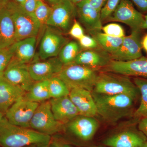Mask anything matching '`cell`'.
<instances>
[{"mask_svg": "<svg viewBox=\"0 0 147 147\" xmlns=\"http://www.w3.org/2000/svg\"><path fill=\"white\" fill-rule=\"evenodd\" d=\"M42 60H34L29 64L30 74L35 82L48 80L57 76L63 67L58 57Z\"/></svg>", "mask_w": 147, "mask_h": 147, "instance_id": "15", "label": "cell"}, {"mask_svg": "<svg viewBox=\"0 0 147 147\" xmlns=\"http://www.w3.org/2000/svg\"><path fill=\"white\" fill-rule=\"evenodd\" d=\"M61 0H44V1L46 2L51 7H53L58 3Z\"/></svg>", "mask_w": 147, "mask_h": 147, "instance_id": "42", "label": "cell"}, {"mask_svg": "<svg viewBox=\"0 0 147 147\" xmlns=\"http://www.w3.org/2000/svg\"><path fill=\"white\" fill-rule=\"evenodd\" d=\"M48 89L51 98L68 96L70 90L64 82L58 76L48 80Z\"/></svg>", "mask_w": 147, "mask_h": 147, "instance_id": "28", "label": "cell"}, {"mask_svg": "<svg viewBox=\"0 0 147 147\" xmlns=\"http://www.w3.org/2000/svg\"><path fill=\"white\" fill-rule=\"evenodd\" d=\"M3 77L26 92L28 91L36 82L30 74L29 64L20 62L13 57L4 71Z\"/></svg>", "mask_w": 147, "mask_h": 147, "instance_id": "12", "label": "cell"}, {"mask_svg": "<svg viewBox=\"0 0 147 147\" xmlns=\"http://www.w3.org/2000/svg\"><path fill=\"white\" fill-rule=\"evenodd\" d=\"M77 16L76 5L69 0H61L52 7V13L46 26L68 33Z\"/></svg>", "mask_w": 147, "mask_h": 147, "instance_id": "7", "label": "cell"}, {"mask_svg": "<svg viewBox=\"0 0 147 147\" xmlns=\"http://www.w3.org/2000/svg\"><path fill=\"white\" fill-rule=\"evenodd\" d=\"M142 48L147 53V34H146L141 40Z\"/></svg>", "mask_w": 147, "mask_h": 147, "instance_id": "40", "label": "cell"}, {"mask_svg": "<svg viewBox=\"0 0 147 147\" xmlns=\"http://www.w3.org/2000/svg\"><path fill=\"white\" fill-rule=\"evenodd\" d=\"M68 39L57 29L46 26L40 44L38 57L41 60L58 57Z\"/></svg>", "mask_w": 147, "mask_h": 147, "instance_id": "9", "label": "cell"}, {"mask_svg": "<svg viewBox=\"0 0 147 147\" xmlns=\"http://www.w3.org/2000/svg\"><path fill=\"white\" fill-rule=\"evenodd\" d=\"M79 40L81 47L85 49H92L100 47L97 41L92 37L84 34Z\"/></svg>", "mask_w": 147, "mask_h": 147, "instance_id": "33", "label": "cell"}, {"mask_svg": "<svg viewBox=\"0 0 147 147\" xmlns=\"http://www.w3.org/2000/svg\"><path fill=\"white\" fill-rule=\"evenodd\" d=\"M133 82L141 96L140 104L134 111L133 116L135 118L139 119L147 115V78L134 77Z\"/></svg>", "mask_w": 147, "mask_h": 147, "instance_id": "25", "label": "cell"}, {"mask_svg": "<svg viewBox=\"0 0 147 147\" xmlns=\"http://www.w3.org/2000/svg\"><path fill=\"white\" fill-rule=\"evenodd\" d=\"M120 0H107L105 5L100 11V18L101 21H104L114 12Z\"/></svg>", "mask_w": 147, "mask_h": 147, "instance_id": "32", "label": "cell"}, {"mask_svg": "<svg viewBox=\"0 0 147 147\" xmlns=\"http://www.w3.org/2000/svg\"><path fill=\"white\" fill-rule=\"evenodd\" d=\"M49 101L55 119L64 125L79 115V111L69 95L51 98Z\"/></svg>", "mask_w": 147, "mask_h": 147, "instance_id": "20", "label": "cell"}, {"mask_svg": "<svg viewBox=\"0 0 147 147\" xmlns=\"http://www.w3.org/2000/svg\"><path fill=\"white\" fill-rule=\"evenodd\" d=\"M39 0H26L21 6L29 14L34 15V12Z\"/></svg>", "mask_w": 147, "mask_h": 147, "instance_id": "35", "label": "cell"}, {"mask_svg": "<svg viewBox=\"0 0 147 147\" xmlns=\"http://www.w3.org/2000/svg\"><path fill=\"white\" fill-rule=\"evenodd\" d=\"M99 71L86 66L75 63L63 65L57 76L69 89H84L92 92Z\"/></svg>", "mask_w": 147, "mask_h": 147, "instance_id": "4", "label": "cell"}, {"mask_svg": "<svg viewBox=\"0 0 147 147\" xmlns=\"http://www.w3.org/2000/svg\"><path fill=\"white\" fill-rule=\"evenodd\" d=\"M146 117H147V115L146 116Z\"/></svg>", "mask_w": 147, "mask_h": 147, "instance_id": "51", "label": "cell"}, {"mask_svg": "<svg viewBox=\"0 0 147 147\" xmlns=\"http://www.w3.org/2000/svg\"><path fill=\"white\" fill-rule=\"evenodd\" d=\"M92 92L97 115L107 122L116 123L134 114V104L138 97L129 94L109 95Z\"/></svg>", "mask_w": 147, "mask_h": 147, "instance_id": "1", "label": "cell"}, {"mask_svg": "<svg viewBox=\"0 0 147 147\" xmlns=\"http://www.w3.org/2000/svg\"><path fill=\"white\" fill-rule=\"evenodd\" d=\"M99 71H109L129 77L147 78V57L142 56L126 61L112 60Z\"/></svg>", "mask_w": 147, "mask_h": 147, "instance_id": "11", "label": "cell"}, {"mask_svg": "<svg viewBox=\"0 0 147 147\" xmlns=\"http://www.w3.org/2000/svg\"><path fill=\"white\" fill-rule=\"evenodd\" d=\"M12 46L0 48V76H3L4 71L13 57Z\"/></svg>", "mask_w": 147, "mask_h": 147, "instance_id": "30", "label": "cell"}, {"mask_svg": "<svg viewBox=\"0 0 147 147\" xmlns=\"http://www.w3.org/2000/svg\"><path fill=\"white\" fill-rule=\"evenodd\" d=\"M104 33L110 36L117 38H123L125 36L123 28L115 23L108 24L102 27Z\"/></svg>", "mask_w": 147, "mask_h": 147, "instance_id": "31", "label": "cell"}, {"mask_svg": "<svg viewBox=\"0 0 147 147\" xmlns=\"http://www.w3.org/2000/svg\"><path fill=\"white\" fill-rule=\"evenodd\" d=\"M99 126V123L94 117L79 115L65 125V127L77 139L88 142L93 139Z\"/></svg>", "mask_w": 147, "mask_h": 147, "instance_id": "14", "label": "cell"}, {"mask_svg": "<svg viewBox=\"0 0 147 147\" xmlns=\"http://www.w3.org/2000/svg\"><path fill=\"white\" fill-rule=\"evenodd\" d=\"M52 7L45 3L43 0H39L34 14L41 26H46L47 21L52 13Z\"/></svg>", "mask_w": 147, "mask_h": 147, "instance_id": "29", "label": "cell"}, {"mask_svg": "<svg viewBox=\"0 0 147 147\" xmlns=\"http://www.w3.org/2000/svg\"><path fill=\"white\" fill-rule=\"evenodd\" d=\"M91 35L97 41L100 48L110 55L117 50L123 40V38L114 37L100 32L93 34Z\"/></svg>", "mask_w": 147, "mask_h": 147, "instance_id": "26", "label": "cell"}, {"mask_svg": "<svg viewBox=\"0 0 147 147\" xmlns=\"http://www.w3.org/2000/svg\"><path fill=\"white\" fill-rule=\"evenodd\" d=\"M112 60L110 54L99 47L81 51L73 63L100 71Z\"/></svg>", "mask_w": 147, "mask_h": 147, "instance_id": "18", "label": "cell"}, {"mask_svg": "<svg viewBox=\"0 0 147 147\" xmlns=\"http://www.w3.org/2000/svg\"><path fill=\"white\" fill-rule=\"evenodd\" d=\"M16 42L15 27L7 6L0 10V48L9 47Z\"/></svg>", "mask_w": 147, "mask_h": 147, "instance_id": "22", "label": "cell"}, {"mask_svg": "<svg viewBox=\"0 0 147 147\" xmlns=\"http://www.w3.org/2000/svg\"><path fill=\"white\" fill-rule=\"evenodd\" d=\"M141 147H147V141L144 143V144L142 145Z\"/></svg>", "mask_w": 147, "mask_h": 147, "instance_id": "49", "label": "cell"}, {"mask_svg": "<svg viewBox=\"0 0 147 147\" xmlns=\"http://www.w3.org/2000/svg\"><path fill=\"white\" fill-rule=\"evenodd\" d=\"M69 1H71V3H73L74 4L76 5V4L81 2L84 1V0H69Z\"/></svg>", "mask_w": 147, "mask_h": 147, "instance_id": "45", "label": "cell"}, {"mask_svg": "<svg viewBox=\"0 0 147 147\" xmlns=\"http://www.w3.org/2000/svg\"><path fill=\"white\" fill-rule=\"evenodd\" d=\"M51 137L30 128L10 123L5 117L0 121V146L25 147L32 144L50 142Z\"/></svg>", "mask_w": 147, "mask_h": 147, "instance_id": "2", "label": "cell"}, {"mask_svg": "<svg viewBox=\"0 0 147 147\" xmlns=\"http://www.w3.org/2000/svg\"><path fill=\"white\" fill-rule=\"evenodd\" d=\"M137 7L144 12L147 11V0H131Z\"/></svg>", "mask_w": 147, "mask_h": 147, "instance_id": "38", "label": "cell"}, {"mask_svg": "<svg viewBox=\"0 0 147 147\" xmlns=\"http://www.w3.org/2000/svg\"><path fill=\"white\" fill-rule=\"evenodd\" d=\"M4 117L5 114L0 111V121Z\"/></svg>", "mask_w": 147, "mask_h": 147, "instance_id": "47", "label": "cell"}, {"mask_svg": "<svg viewBox=\"0 0 147 147\" xmlns=\"http://www.w3.org/2000/svg\"><path fill=\"white\" fill-rule=\"evenodd\" d=\"M6 6L10 11L14 24L16 41L37 36L42 26L34 15L28 13L14 0Z\"/></svg>", "mask_w": 147, "mask_h": 147, "instance_id": "5", "label": "cell"}, {"mask_svg": "<svg viewBox=\"0 0 147 147\" xmlns=\"http://www.w3.org/2000/svg\"><path fill=\"white\" fill-rule=\"evenodd\" d=\"M93 147H110L108 146H94Z\"/></svg>", "mask_w": 147, "mask_h": 147, "instance_id": "50", "label": "cell"}, {"mask_svg": "<svg viewBox=\"0 0 147 147\" xmlns=\"http://www.w3.org/2000/svg\"><path fill=\"white\" fill-rule=\"evenodd\" d=\"M30 128L51 137L62 131L65 125L55 119L50 101L47 100L39 103L31 121Z\"/></svg>", "mask_w": 147, "mask_h": 147, "instance_id": "6", "label": "cell"}, {"mask_svg": "<svg viewBox=\"0 0 147 147\" xmlns=\"http://www.w3.org/2000/svg\"><path fill=\"white\" fill-rule=\"evenodd\" d=\"M48 80L36 82L28 91L26 92L24 97L33 102H41L51 98L49 89Z\"/></svg>", "mask_w": 147, "mask_h": 147, "instance_id": "24", "label": "cell"}, {"mask_svg": "<svg viewBox=\"0 0 147 147\" xmlns=\"http://www.w3.org/2000/svg\"><path fill=\"white\" fill-rule=\"evenodd\" d=\"M69 35L74 38L80 39L84 36V30L81 24L76 19L68 32Z\"/></svg>", "mask_w": 147, "mask_h": 147, "instance_id": "34", "label": "cell"}, {"mask_svg": "<svg viewBox=\"0 0 147 147\" xmlns=\"http://www.w3.org/2000/svg\"><path fill=\"white\" fill-rule=\"evenodd\" d=\"M140 31L131 30V34L124 37L119 49L110 55L112 60L126 61L142 57Z\"/></svg>", "mask_w": 147, "mask_h": 147, "instance_id": "13", "label": "cell"}, {"mask_svg": "<svg viewBox=\"0 0 147 147\" xmlns=\"http://www.w3.org/2000/svg\"><path fill=\"white\" fill-rule=\"evenodd\" d=\"M81 48L78 42L75 41H69L63 47L58 57L64 65L72 63L82 51Z\"/></svg>", "mask_w": 147, "mask_h": 147, "instance_id": "27", "label": "cell"}, {"mask_svg": "<svg viewBox=\"0 0 147 147\" xmlns=\"http://www.w3.org/2000/svg\"><path fill=\"white\" fill-rule=\"evenodd\" d=\"M76 7L79 21L91 35L100 32L102 27L100 11L92 7L87 0L77 4Z\"/></svg>", "mask_w": 147, "mask_h": 147, "instance_id": "17", "label": "cell"}, {"mask_svg": "<svg viewBox=\"0 0 147 147\" xmlns=\"http://www.w3.org/2000/svg\"><path fill=\"white\" fill-rule=\"evenodd\" d=\"M142 29H147V15L144 16V22L142 26Z\"/></svg>", "mask_w": 147, "mask_h": 147, "instance_id": "44", "label": "cell"}, {"mask_svg": "<svg viewBox=\"0 0 147 147\" xmlns=\"http://www.w3.org/2000/svg\"><path fill=\"white\" fill-rule=\"evenodd\" d=\"M12 1L13 0H0V10L5 7Z\"/></svg>", "mask_w": 147, "mask_h": 147, "instance_id": "41", "label": "cell"}, {"mask_svg": "<svg viewBox=\"0 0 147 147\" xmlns=\"http://www.w3.org/2000/svg\"><path fill=\"white\" fill-rule=\"evenodd\" d=\"M38 143L32 144L25 147H50V142Z\"/></svg>", "mask_w": 147, "mask_h": 147, "instance_id": "39", "label": "cell"}, {"mask_svg": "<svg viewBox=\"0 0 147 147\" xmlns=\"http://www.w3.org/2000/svg\"><path fill=\"white\" fill-rule=\"evenodd\" d=\"M16 2L18 3V4L20 5L21 6H22L24 4V2H25L26 0H14Z\"/></svg>", "mask_w": 147, "mask_h": 147, "instance_id": "46", "label": "cell"}, {"mask_svg": "<svg viewBox=\"0 0 147 147\" xmlns=\"http://www.w3.org/2000/svg\"><path fill=\"white\" fill-rule=\"evenodd\" d=\"M147 141L139 129L130 127L108 137L102 143L110 147H141Z\"/></svg>", "mask_w": 147, "mask_h": 147, "instance_id": "16", "label": "cell"}, {"mask_svg": "<svg viewBox=\"0 0 147 147\" xmlns=\"http://www.w3.org/2000/svg\"><path fill=\"white\" fill-rule=\"evenodd\" d=\"M69 96L79 111V115L94 117L97 115L92 92L84 89H72L70 90Z\"/></svg>", "mask_w": 147, "mask_h": 147, "instance_id": "19", "label": "cell"}, {"mask_svg": "<svg viewBox=\"0 0 147 147\" xmlns=\"http://www.w3.org/2000/svg\"><path fill=\"white\" fill-rule=\"evenodd\" d=\"M107 1V0H87V1L92 7L100 12Z\"/></svg>", "mask_w": 147, "mask_h": 147, "instance_id": "36", "label": "cell"}, {"mask_svg": "<svg viewBox=\"0 0 147 147\" xmlns=\"http://www.w3.org/2000/svg\"><path fill=\"white\" fill-rule=\"evenodd\" d=\"M138 129L146 137L147 139V117L140 119L138 123Z\"/></svg>", "mask_w": 147, "mask_h": 147, "instance_id": "37", "label": "cell"}, {"mask_svg": "<svg viewBox=\"0 0 147 147\" xmlns=\"http://www.w3.org/2000/svg\"><path fill=\"white\" fill-rule=\"evenodd\" d=\"M62 147H73L71 146L70 145L67 144H62Z\"/></svg>", "mask_w": 147, "mask_h": 147, "instance_id": "48", "label": "cell"}, {"mask_svg": "<svg viewBox=\"0 0 147 147\" xmlns=\"http://www.w3.org/2000/svg\"><path fill=\"white\" fill-rule=\"evenodd\" d=\"M36 40V37L33 36L16 41L11 45L13 57L22 63H30L34 57Z\"/></svg>", "mask_w": 147, "mask_h": 147, "instance_id": "23", "label": "cell"}, {"mask_svg": "<svg viewBox=\"0 0 147 147\" xmlns=\"http://www.w3.org/2000/svg\"><path fill=\"white\" fill-rule=\"evenodd\" d=\"M39 104L28 100L24 96L9 108L5 117L12 124L30 128L31 121Z\"/></svg>", "mask_w": 147, "mask_h": 147, "instance_id": "8", "label": "cell"}, {"mask_svg": "<svg viewBox=\"0 0 147 147\" xmlns=\"http://www.w3.org/2000/svg\"><path fill=\"white\" fill-rule=\"evenodd\" d=\"M50 147H62V144L56 142V141L52 142L51 141L50 142Z\"/></svg>", "mask_w": 147, "mask_h": 147, "instance_id": "43", "label": "cell"}, {"mask_svg": "<svg viewBox=\"0 0 147 147\" xmlns=\"http://www.w3.org/2000/svg\"><path fill=\"white\" fill-rule=\"evenodd\" d=\"M126 24L131 30H141L144 22V16L135 9L129 0H120L114 12L106 20Z\"/></svg>", "mask_w": 147, "mask_h": 147, "instance_id": "10", "label": "cell"}, {"mask_svg": "<svg viewBox=\"0 0 147 147\" xmlns=\"http://www.w3.org/2000/svg\"><path fill=\"white\" fill-rule=\"evenodd\" d=\"M93 92L109 95L126 94L138 97L139 90L129 76L99 71Z\"/></svg>", "mask_w": 147, "mask_h": 147, "instance_id": "3", "label": "cell"}, {"mask_svg": "<svg viewBox=\"0 0 147 147\" xmlns=\"http://www.w3.org/2000/svg\"><path fill=\"white\" fill-rule=\"evenodd\" d=\"M26 93L21 87L11 84L3 76H0V111L5 114L9 108Z\"/></svg>", "mask_w": 147, "mask_h": 147, "instance_id": "21", "label": "cell"}]
</instances>
